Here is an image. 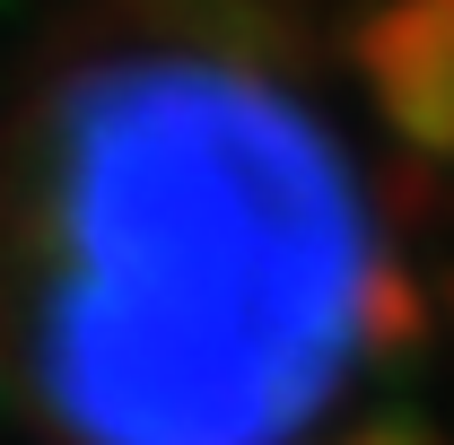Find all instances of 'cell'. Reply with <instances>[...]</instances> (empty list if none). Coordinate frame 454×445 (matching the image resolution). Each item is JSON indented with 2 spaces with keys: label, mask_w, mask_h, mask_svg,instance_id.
Listing matches in <instances>:
<instances>
[{
  "label": "cell",
  "mask_w": 454,
  "mask_h": 445,
  "mask_svg": "<svg viewBox=\"0 0 454 445\" xmlns=\"http://www.w3.org/2000/svg\"><path fill=\"white\" fill-rule=\"evenodd\" d=\"M367 88L419 158H454V0H394L367 27Z\"/></svg>",
  "instance_id": "cell-2"
},
{
  "label": "cell",
  "mask_w": 454,
  "mask_h": 445,
  "mask_svg": "<svg viewBox=\"0 0 454 445\" xmlns=\"http://www.w3.org/2000/svg\"><path fill=\"white\" fill-rule=\"evenodd\" d=\"M18 262L70 445L306 437L394 279L324 113L210 44L106 53L44 105Z\"/></svg>",
  "instance_id": "cell-1"
},
{
  "label": "cell",
  "mask_w": 454,
  "mask_h": 445,
  "mask_svg": "<svg viewBox=\"0 0 454 445\" xmlns=\"http://www.w3.org/2000/svg\"><path fill=\"white\" fill-rule=\"evenodd\" d=\"M349 445H419V437H402V428H376V437H349Z\"/></svg>",
  "instance_id": "cell-3"
}]
</instances>
